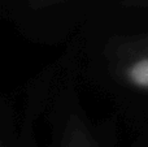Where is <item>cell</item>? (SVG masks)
<instances>
[{"mask_svg": "<svg viewBox=\"0 0 148 147\" xmlns=\"http://www.w3.org/2000/svg\"><path fill=\"white\" fill-rule=\"evenodd\" d=\"M78 38L81 81L107 96L134 132L148 129V18L96 14Z\"/></svg>", "mask_w": 148, "mask_h": 147, "instance_id": "obj_1", "label": "cell"}, {"mask_svg": "<svg viewBox=\"0 0 148 147\" xmlns=\"http://www.w3.org/2000/svg\"><path fill=\"white\" fill-rule=\"evenodd\" d=\"M62 51L65 64L43 117L48 125V147H118V116L94 121L82 100L78 35Z\"/></svg>", "mask_w": 148, "mask_h": 147, "instance_id": "obj_2", "label": "cell"}, {"mask_svg": "<svg viewBox=\"0 0 148 147\" xmlns=\"http://www.w3.org/2000/svg\"><path fill=\"white\" fill-rule=\"evenodd\" d=\"M105 0H9L3 16L30 43L65 46Z\"/></svg>", "mask_w": 148, "mask_h": 147, "instance_id": "obj_3", "label": "cell"}, {"mask_svg": "<svg viewBox=\"0 0 148 147\" xmlns=\"http://www.w3.org/2000/svg\"><path fill=\"white\" fill-rule=\"evenodd\" d=\"M51 94L48 81L33 77L23 90L21 111L12 95H0V147H39L36 125L44 117Z\"/></svg>", "mask_w": 148, "mask_h": 147, "instance_id": "obj_4", "label": "cell"}, {"mask_svg": "<svg viewBox=\"0 0 148 147\" xmlns=\"http://www.w3.org/2000/svg\"><path fill=\"white\" fill-rule=\"evenodd\" d=\"M96 14L148 18V0H108L94 16Z\"/></svg>", "mask_w": 148, "mask_h": 147, "instance_id": "obj_5", "label": "cell"}, {"mask_svg": "<svg viewBox=\"0 0 148 147\" xmlns=\"http://www.w3.org/2000/svg\"><path fill=\"white\" fill-rule=\"evenodd\" d=\"M129 147H148V129L136 132V135Z\"/></svg>", "mask_w": 148, "mask_h": 147, "instance_id": "obj_6", "label": "cell"}]
</instances>
